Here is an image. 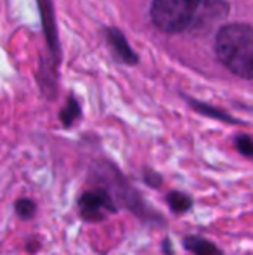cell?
<instances>
[{"mask_svg": "<svg viewBox=\"0 0 253 255\" xmlns=\"http://www.w3.org/2000/svg\"><path fill=\"white\" fill-rule=\"evenodd\" d=\"M78 208H80V215L84 221L88 222H97L104 221L106 212H118V203L115 202L109 191L106 188H95L84 191L78 198Z\"/></svg>", "mask_w": 253, "mask_h": 255, "instance_id": "cell-4", "label": "cell"}, {"mask_svg": "<svg viewBox=\"0 0 253 255\" xmlns=\"http://www.w3.org/2000/svg\"><path fill=\"white\" fill-rule=\"evenodd\" d=\"M215 52L220 63L234 75L253 80V28L233 23L219 30Z\"/></svg>", "mask_w": 253, "mask_h": 255, "instance_id": "cell-2", "label": "cell"}, {"mask_svg": "<svg viewBox=\"0 0 253 255\" xmlns=\"http://www.w3.org/2000/svg\"><path fill=\"white\" fill-rule=\"evenodd\" d=\"M227 12V5L224 0H201L196 17L192 21V26L199 30H206L212 26V23L222 19Z\"/></svg>", "mask_w": 253, "mask_h": 255, "instance_id": "cell-5", "label": "cell"}, {"mask_svg": "<svg viewBox=\"0 0 253 255\" xmlns=\"http://www.w3.org/2000/svg\"><path fill=\"white\" fill-rule=\"evenodd\" d=\"M186 101L191 104L192 110H196L198 113L205 115V117H210V118H215V120H222V122H227V124H241L238 118L231 117L227 115L226 111L219 110V108H213L206 103H201V101H196V99H191V98H186Z\"/></svg>", "mask_w": 253, "mask_h": 255, "instance_id": "cell-9", "label": "cell"}, {"mask_svg": "<svg viewBox=\"0 0 253 255\" xmlns=\"http://www.w3.org/2000/svg\"><path fill=\"white\" fill-rule=\"evenodd\" d=\"M162 250H163V254H165V255H173V249H172V240H170V238H165V240H163Z\"/></svg>", "mask_w": 253, "mask_h": 255, "instance_id": "cell-15", "label": "cell"}, {"mask_svg": "<svg viewBox=\"0 0 253 255\" xmlns=\"http://www.w3.org/2000/svg\"><path fill=\"white\" fill-rule=\"evenodd\" d=\"M142 181L153 189H158L163 186V177L156 170H153V168H144L142 170Z\"/></svg>", "mask_w": 253, "mask_h": 255, "instance_id": "cell-14", "label": "cell"}, {"mask_svg": "<svg viewBox=\"0 0 253 255\" xmlns=\"http://www.w3.org/2000/svg\"><path fill=\"white\" fill-rule=\"evenodd\" d=\"M38 245H40L38 240H30V242H26V250H30V252H37Z\"/></svg>", "mask_w": 253, "mask_h": 255, "instance_id": "cell-16", "label": "cell"}, {"mask_svg": "<svg viewBox=\"0 0 253 255\" xmlns=\"http://www.w3.org/2000/svg\"><path fill=\"white\" fill-rule=\"evenodd\" d=\"M201 0H155L151 19L165 33H179L192 26Z\"/></svg>", "mask_w": 253, "mask_h": 255, "instance_id": "cell-3", "label": "cell"}, {"mask_svg": "<svg viewBox=\"0 0 253 255\" xmlns=\"http://www.w3.org/2000/svg\"><path fill=\"white\" fill-rule=\"evenodd\" d=\"M14 210L21 219H31L37 214V205L31 198H19L14 203Z\"/></svg>", "mask_w": 253, "mask_h": 255, "instance_id": "cell-12", "label": "cell"}, {"mask_svg": "<svg viewBox=\"0 0 253 255\" xmlns=\"http://www.w3.org/2000/svg\"><path fill=\"white\" fill-rule=\"evenodd\" d=\"M90 179L101 182L102 188L109 191V195L115 198L116 203H122L127 207L137 219L151 224H163V217L160 212L151 208L142 195L125 179V175L118 170L115 163L111 161H94L90 168Z\"/></svg>", "mask_w": 253, "mask_h": 255, "instance_id": "cell-1", "label": "cell"}, {"mask_svg": "<svg viewBox=\"0 0 253 255\" xmlns=\"http://www.w3.org/2000/svg\"><path fill=\"white\" fill-rule=\"evenodd\" d=\"M80 117H82L80 104H78V101L75 98H70L66 101V104H64L61 113H59V120H61V124L64 127H71Z\"/></svg>", "mask_w": 253, "mask_h": 255, "instance_id": "cell-11", "label": "cell"}, {"mask_svg": "<svg viewBox=\"0 0 253 255\" xmlns=\"http://www.w3.org/2000/svg\"><path fill=\"white\" fill-rule=\"evenodd\" d=\"M182 245L187 252H191L194 255H224L222 250H220L212 240H206L198 235L186 236V238L182 240Z\"/></svg>", "mask_w": 253, "mask_h": 255, "instance_id": "cell-8", "label": "cell"}, {"mask_svg": "<svg viewBox=\"0 0 253 255\" xmlns=\"http://www.w3.org/2000/svg\"><path fill=\"white\" fill-rule=\"evenodd\" d=\"M38 7H40V19L42 28H44L45 40L49 44V49L52 51L56 57H59V40H58V26H56V17L54 9H52L51 0H38Z\"/></svg>", "mask_w": 253, "mask_h": 255, "instance_id": "cell-7", "label": "cell"}, {"mask_svg": "<svg viewBox=\"0 0 253 255\" xmlns=\"http://www.w3.org/2000/svg\"><path fill=\"white\" fill-rule=\"evenodd\" d=\"M167 203H169V207L172 212H175V214H184V212L191 210V207L194 202H192L191 195L173 189V191L167 193Z\"/></svg>", "mask_w": 253, "mask_h": 255, "instance_id": "cell-10", "label": "cell"}, {"mask_svg": "<svg viewBox=\"0 0 253 255\" xmlns=\"http://www.w3.org/2000/svg\"><path fill=\"white\" fill-rule=\"evenodd\" d=\"M106 38H108V45H109V49H111L113 56H115L120 63L137 64V61H139L137 54L132 51L125 35H123L118 28H108V30H106Z\"/></svg>", "mask_w": 253, "mask_h": 255, "instance_id": "cell-6", "label": "cell"}, {"mask_svg": "<svg viewBox=\"0 0 253 255\" xmlns=\"http://www.w3.org/2000/svg\"><path fill=\"white\" fill-rule=\"evenodd\" d=\"M234 146L243 156L253 158V137L248 134H238L234 137Z\"/></svg>", "mask_w": 253, "mask_h": 255, "instance_id": "cell-13", "label": "cell"}]
</instances>
